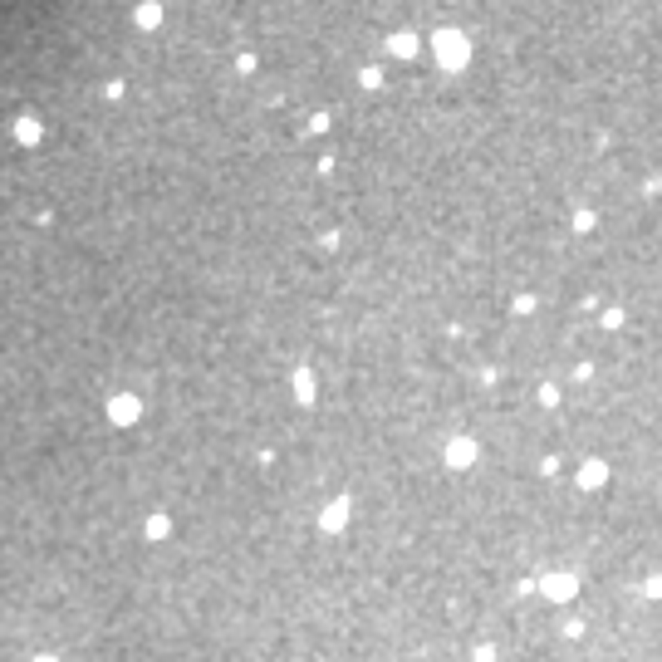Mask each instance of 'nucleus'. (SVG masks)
Segmentation results:
<instances>
[{
    "label": "nucleus",
    "instance_id": "7",
    "mask_svg": "<svg viewBox=\"0 0 662 662\" xmlns=\"http://www.w3.org/2000/svg\"><path fill=\"white\" fill-rule=\"evenodd\" d=\"M290 388H295V398L309 407V403H314V373H309V368H295V373H290Z\"/></svg>",
    "mask_w": 662,
    "mask_h": 662
},
{
    "label": "nucleus",
    "instance_id": "12",
    "mask_svg": "<svg viewBox=\"0 0 662 662\" xmlns=\"http://www.w3.org/2000/svg\"><path fill=\"white\" fill-rule=\"evenodd\" d=\"M393 49H398V54H412V49H417V35H393Z\"/></svg>",
    "mask_w": 662,
    "mask_h": 662
},
{
    "label": "nucleus",
    "instance_id": "9",
    "mask_svg": "<svg viewBox=\"0 0 662 662\" xmlns=\"http://www.w3.org/2000/svg\"><path fill=\"white\" fill-rule=\"evenodd\" d=\"M471 662H501V652H495V643H476V647H471Z\"/></svg>",
    "mask_w": 662,
    "mask_h": 662
},
{
    "label": "nucleus",
    "instance_id": "1",
    "mask_svg": "<svg viewBox=\"0 0 662 662\" xmlns=\"http://www.w3.org/2000/svg\"><path fill=\"white\" fill-rule=\"evenodd\" d=\"M535 594H544L549 603H569V598L579 594V574H569V569H549V574L535 579Z\"/></svg>",
    "mask_w": 662,
    "mask_h": 662
},
{
    "label": "nucleus",
    "instance_id": "6",
    "mask_svg": "<svg viewBox=\"0 0 662 662\" xmlns=\"http://www.w3.org/2000/svg\"><path fill=\"white\" fill-rule=\"evenodd\" d=\"M574 481H579L584 490H603V486H609V461H598V457H594V461H584Z\"/></svg>",
    "mask_w": 662,
    "mask_h": 662
},
{
    "label": "nucleus",
    "instance_id": "15",
    "mask_svg": "<svg viewBox=\"0 0 662 662\" xmlns=\"http://www.w3.org/2000/svg\"><path fill=\"white\" fill-rule=\"evenodd\" d=\"M574 231H594V211H579V216H574Z\"/></svg>",
    "mask_w": 662,
    "mask_h": 662
},
{
    "label": "nucleus",
    "instance_id": "5",
    "mask_svg": "<svg viewBox=\"0 0 662 662\" xmlns=\"http://www.w3.org/2000/svg\"><path fill=\"white\" fill-rule=\"evenodd\" d=\"M108 417H113V427H133V422L142 417V403H138L133 393H118L113 403H108Z\"/></svg>",
    "mask_w": 662,
    "mask_h": 662
},
{
    "label": "nucleus",
    "instance_id": "2",
    "mask_svg": "<svg viewBox=\"0 0 662 662\" xmlns=\"http://www.w3.org/2000/svg\"><path fill=\"white\" fill-rule=\"evenodd\" d=\"M476 457H481L476 436H452L447 447H441V461H447L452 471H471V466H476Z\"/></svg>",
    "mask_w": 662,
    "mask_h": 662
},
{
    "label": "nucleus",
    "instance_id": "17",
    "mask_svg": "<svg viewBox=\"0 0 662 662\" xmlns=\"http://www.w3.org/2000/svg\"><path fill=\"white\" fill-rule=\"evenodd\" d=\"M358 79H363V89H378V84H383V74H378V69H363Z\"/></svg>",
    "mask_w": 662,
    "mask_h": 662
},
{
    "label": "nucleus",
    "instance_id": "10",
    "mask_svg": "<svg viewBox=\"0 0 662 662\" xmlns=\"http://www.w3.org/2000/svg\"><path fill=\"white\" fill-rule=\"evenodd\" d=\"M638 594H643V598H662V574L643 579V584H638Z\"/></svg>",
    "mask_w": 662,
    "mask_h": 662
},
{
    "label": "nucleus",
    "instance_id": "13",
    "mask_svg": "<svg viewBox=\"0 0 662 662\" xmlns=\"http://www.w3.org/2000/svg\"><path fill=\"white\" fill-rule=\"evenodd\" d=\"M560 633H564V638H584V618H564Z\"/></svg>",
    "mask_w": 662,
    "mask_h": 662
},
{
    "label": "nucleus",
    "instance_id": "8",
    "mask_svg": "<svg viewBox=\"0 0 662 662\" xmlns=\"http://www.w3.org/2000/svg\"><path fill=\"white\" fill-rule=\"evenodd\" d=\"M142 530H147V540H167V535H172V515H162V511H157V515H147Z\"/></svg>",
    "mask_w": 662,
    "mask_h": 662
},
{
    "label": "nucleus",
    "instance_id": "16",
    "mask_svg": "<svg viewBox=\"0 0 662 662\" xmlns=\"http://www.w3.org/2000/svg\"><path fill=\"white\" fill-rule=\"evenodd\" d=\"M157 15H162L157 6H142V10H138V20H142V25H157Z\"/></svg>",
    "mask_w": 662,
    "mask_h": 662
},
{
    "label": "nucleus",
    "instance_id": "4",
    "mask_svg": "<svg viewBox=\"0 0 662 662\" xmlns=\"http://www.w3.org/2000/svg\"><path fill=\"white\" fill-rule=\"evenodd\" d=\"M436 54H441V64L461 69V64H466V39L452 35V30H441V35H436Z\"/></svg>",
    "mask_w": 662,
    "mask_h": 662
},
{
    "label": "nucleus",
    "instance_id": "3",
    "mask_svg": "<svg viewBox=\"0 0 662 662\" xmlns=\"http://www.w3.org/2000/svg\"><path fill=\"white\" fill-rule=\"evenodd\" d=\"M349 515H353V501H349V495H334V501L319 511V530H324V535H344V530H349Z\"/></svg>",
    "mask_w": 662,
    "mask_h": 662
},
{
    "label": "nucleus",
    "instance_id": "14",
    "mask_svg": "<svg viewBox=\"0 0 662 662\" xmlns=\"http://www.w3.org/2000/svg\"><path fill=\"white\" fill-rule=\"evenodd\" d=\"M560 466H564L560 457H544V461H540V476H560Z\"/></svg>",
    "mask_w": 662,
    "mask_h": 662
},
{
    "label": "nucleus",
    "instance_id": "18",
    "mask_svg": "<svg viewBox=\"0 0 662 662\" xmlns=\"http://www.w3.org/2000/svg\"><path fill=\"white\" fill-rule=\"evenodd\" d=\"M30 662H59V657H54V652H39V657H30Z\"/></svg>",
    "mask_w": 662,
    "mask_h": 662
},
{
    "label": "nucleus",
    "instance_id": "11",
    "mask_svg": "<svg viewBox=\"0 0 662 662\" xmlns=\"http://www.w3.org/2000/svg\"><path fill=\"white\" fill-rule=\"evenodd\" d=\"M540 403H544V407H560V388H555V383H544V388H540Z\"/></svg>",
    "mask_w": 662,
    "mask_h": 662
}]
</instances>
